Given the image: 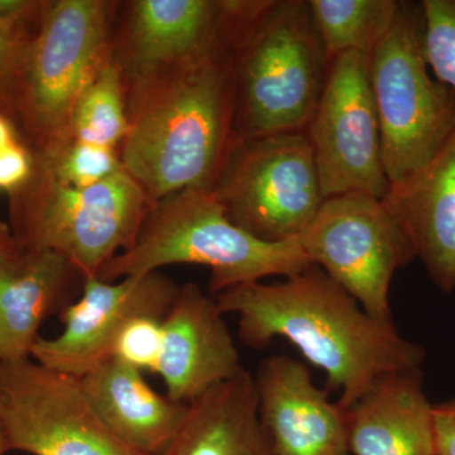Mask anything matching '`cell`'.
Listing matches in <instances>:
<instances>
[{
  "label": "cell",
  "mask_w": 455,
  "mask_h": 455,
  "mask_svg": "<svg viewBox=\"0 0 455 455\" xmlns=\"http://www.w3.org/2000/svg\"><path fill=\"white\" fill-rule=\"evenodd\" d=\"M180 263L211 269L212 298L265 277L295 276L313 265L300 239L260 241L228 218L212 191L185 190L152 206L134 244L108 260L99 278L114 283Z\"/></svg>",
  "instance_id": "obj_4"
},
{
  "label": "cell",
  "mask_w": 455,
  "mask_h": 455,
  "mask_svg": "<svg viewBox=\"0 0 455 455\" xmlns=\"http://www.w3.org/2000/svg\"><path fill=\"white\" fill-rule=\"evenodd\" d=\"M260 425L272 455H349L347 409L329 400L307 367L272 355L256 377Z\"/></svg>",
  "instance_id": "obj_13"
},
{
  "label": "cell",
  "mask_w": 455,
  "mask_h": 455,
  "mask_svg": "<svg viewBox=\"0 0 455 455\" xmlns=\"http://www.w3.org/2000/svg\"><path fill=\"white\" fill-rule=\"evenodd\" d=\"M25 17L0 16V114L17 123L27 60L44 11ZM17 125V124H16Z\"/></svg>",
  "instance_id": "obj_23"
},
{
  "label": "cell",
  "mask_w": 455,
  "mask_h": 455,
  "mask_svg": "<svg viewBox=\"0 0 455 455\" xmlns=\"http://www.w3.org/2000/svg\"><path fill=\"white\" fill-rule=\"evenodd\" d=\"M423 28L420 3L401 2L390 31L368 59L391 187L423 170L455 133V92L431 76Z\"/></svg>",
  "instance_id": "obj_7"
},
{
  "label": "cell",
  "mask_w": 455,
  "mask_h": 455,
  "mask_svg": "<svg viewBox=\"0 0 455 455\" xmlns=\"http://www.w3.org/2000/svg\"><path fill=\"white\" fill-rule=\"evenodd\" d=\"M84 391L104 424L125 444L147 455H164L188 414L147 383L143 373L109 359L82 377Z\"/></svg>",
  "instance_id": "obj_19"
},
{
  "label": "cell",
  "mask_w": 455,
  "mask_h": 455,
  "mask_svg": "<svg viewBox=\"0 0 455 455\" xmlns=\"http://www.w3.org/2000/svg\"><path fill=\"white\" fill-rule=\"evenodd\" d=\"M212 193L235 226L268 243L300 239L325 200L305 132L235 139Z\"/></svg>",
  "instance_id": "obj_8"
},
{
  "label": "cell",
  "mask_w": 455,
  "mask_h": 455,
  "mask_svg": "<svg viewBox=\"0 0 455 455\" xmlns=\"http://www.w3.org/2000/svg\"><path fill=\"white\" fill-rule=\"evenodd\" d=\"M300 242L310 262L343 287L368 315L394 323L391 283L416 254L383 200L357 191L326 197Z\"/></svg>",
  "instance_id": "obj_9"
},
{
  "label": "cell",
  "mask_w": 455,
  "mask_h": 455,
  "mask_svg": "<svg viewBox=\"0 0 455 455\" xmlns=\"http://www.w3.org/2000/svg\"><path fill=\"white\" fill-rule=\"evenodd\" d=\"M119 3L52 0L44 11L27 60L17 127L32 154L53 158L70 145L75 109L113 56Z\"/></svg>",
  "instance_id": "obj_6"
},
{
  "label": "cell",
  "mask_w": 455,
  "mask_h": 455,
  "mask_svg": "<svg viewBox=\"0 0 455 455\" xmlns=\"http://www.w3.org/2000/svg\"><path fill=\"white\" fill-rule=\"evenodd\" d=\"M164 455H272L252 374L243 368L188 403L184 424Z\"/></svg>",
  "instance_id": "obj_20"
},
{
  "label": "cell",
  "mask_w": 455,
  "mask_h": 455,
  "mask_svg": "<svg viewBox=\"0 0 455 455\" xmlns=\"http://www.w3.org/2000/svg\"><path fill=\"white\" fill-rule=\"evenodd\" d=\"M33 157L57 179L76 188L94 187L123 169L118 149L82 140H71L56 157Z\"/></svg>",
  "instance_id": "obj_24"
},
{
  "label": "cell",
  "mask_w": 455,
  "mask_h": 455,
  "mask_svg": "<svg viewBox=\"0 0 455 455\" xmlns=\"http://www.w3.org/2000/svg\"><path fill=\"white\" fill-rule=\"evenodd\" d=\"M305 133L324 199L353 191L385 199L391 184L383 166L368 57L346 52L329 61L322 95Z\"/></svg>",
  "instance_id": "obj_11"
},
{
  "label": "cell",
  "mask_w": 455,
  "mask_h": 455,
  "mask_svg": "<svg viewBox=\"0 0 455 455\" xmlns=\"http://www.w3.org/2000/svg\"><path fill=\"white\" fill-rule=\"evenodd\" d=\"M127 131L124 80L112 56L80 98L71 136L73 140L118 149Z\"/></svg>",
  "instance_id": "obj_22"
},
{
  "label": "cell",
  "mask_w": 455,
  "mask_h": 455,
  "mask_svg": "<svg viewBox=\"0 0 455 455\" xmlns=\"http://www.w3.org/2000/svg\"><path fill=\"white\" fill-rule=\"evenodd\" d=\"M8 451L32 455H147L125 444L90 403L82 379L32 358L0 362Z\"/></svg>",
  "instance_id": "obj_10"
},
{
  "label": "cell",
  "mask_w": 455,
  "mask_h": 455,
  "mask_svg": "<svg viewBox=\"0 0 455 455\" xmlns=\"http://www.w3.org/2000/svg\"><path fill=\"white\" fill-rule=\"evenodd\" d=\"M7 438H5L4 429H3L2 421H0V455L8 453Z\"/></svg>",
  "instance_id": "obj_31"
},
{
  "label": "cell",
  "mask_w": 455,
  "mask_h": 455,
  "mask_svg": "<svg viewBox=\"0 0 455 455\" xmlns=\"http://www.w3.org/2000/svg\"><path fill=\"white\" fill-rule=\"evenodd\" d=\"M178 290L161 271L114 283L88 278L79 300L60 314L62 333L52 339L38 338L31 358L57 372L82 379L112 358L114 341L132 317H164Z\"/></svg>",
  "instance_id": "obj_12"
},
{
  "label": "cell",
  "mask_w": 455,
  "mask_h": 455,
  "mask_svg": "<svg viewBox=\"0 0 455 455\" xmlns=\"http://www.w3.org/2000/svg\"><path fill=\"white\" fill-rule=\"evenodd\" d=\"M218 31L232 55L235 139L307 131L329 66L307 0L218 2Z\"/></svg>",
  "instance_id": "obj_3"
},
{
  "label": "cell",
  "mask_w": 455,
  "mask_h": 455,
  "mask_svg": "<svg viewBox=\"0 0 455 455\" xmlns=\"http://www.w3.org/2000/svg\"><path fill=\"white\" fill-rule=\"evenodd\" d=\"M20 140L16 123L0 114V151Z\"/></svg>",
  "instance_id": "obj_30"
},
{
  "label": "cell",
  "mask_w": 455,
  "mask_h": 455,
  "mask_svg": "<svg viewBox=\"0 0 455 455\" xmlns=\"http://www.w3.org/2000/svg\"><path fill=\"white\" fill-rule=\"evenodd\" d=\"M223 315L215 299L197 284L179 287L164 316L157 370L171 400L193 403L243 370Z\"/></svg>",
  "instance_id": "obj_14"
},
{
  "label": "cell",
  "mask_w": 455,
  "mask_h": 455,
  "mask_svg": "<svg viewBox=\"0 0 455 455\" xmlns=\"http://www.w3.org/2000/svg\"><path fill=\"white\" fill-rule=\"evenodd\" d=\"M436 455H455V400L433 405Z\"/></svg>",
  "instance_id": "obj_28"
},
{
  "label": "cell",
  "mask_w": 455,
  "mask_h": 455,
  "mask_svg": "<svg viewBox=\"0 0 455 455\" xmlns=\"http://www.w3.org/2000/svg\"><path fill=\"white\" fill-rule=\"evenodd\" d=\"M221 313L238 315V335L262 349L283 338L326 374L338 403L349 409L383 374L419 370L423 347L394 323L368 315L343 287L311 265L283 283H251L215 296Z\"/></svg>",
  "instance_id": "obj_2"
},
{
  "label": "cell",
  "mask_w": 455,
  "mask_h": 455,
  "mask_svg": "<svg viewBox=\"0 0 455 455\" xmlns=\"http://www.w3.org/2000/svg\"><path fill=\"white\" fill-rule=\"evenodd\" d=\"M353 455H436L433 405L419 370L383 374L347 409Z\"/></svg>",
  "instance_id": "obj_16"
},
{
  "label": "cell",
  "mask_w": 455,
  "mask_h": 455,
  "mask_svg": "<svg viewBox=\"0 0 455 455\" xmlns=\"http://www.w3.org/2000/svg\"><path fill=\"white\" fill-rule=\"evenodd\" d=\"M33 154L22 140L0 151V191L16 193L31 178Z\"/></svg>",
  "instance_id": "obj_27"
},
{
  "label": "cell",
  "mask_w": 455,
  "mask_h": 455,
  "mask_svg": "<svg viewBox=\"0 0 455 455\" xmlns=\"http://www.w3.org/2000/svg\"><path fill=\"white\" fill-rule=\"evenodd\" d=\"M217 2L136 0L125 5L113 59L123 76L179 61L220 38Z\"/></svg>",
  "instance_id": "obj_18"
},
{
  "label": "cell",
  "mask_w": 455,
  "mask_h": 455,
  "mask_svg": "<svg viewBox=\"0 0 455 455\" xmlns=\"http://www.w3.org/2000/svg\"><path fill=\"white\" fill-rule=\"evenodd\" d=\"M425 59L440 83L455 92V0H424Z\"/></svg>",
  "instance_id": "obj_25"
},
{
  "label": "cell",
  "mask_w": 455,
  "mask_h": 455,
  "mask_svg": "<svg viewBox=\"0 0 455 455\" xmlns=\"http://www.w3.org/2000/svg\"><path fill=\"white\" fill-rule=\"evenodd\" d=\"M123 80L128 131L119 157L151 205L185 190H214L235 140V73L220 36Z\"/></svg>",
  "instance_id": "obj_1"
},
{
  "label": "cell",
  "mask_w": 455,
  "mask_h": 455,
  "mask_svg": "<svg viewBox=\"0 0 455 455\" xmlns=\"http://www.w3.org/2000/svg\"><path fill=\"white\" fill-rule=\"evenodd\" d=\"M84 280L52 251L25 250L0 265V362L31 358L38 329L71 304Z\"/></svg>",
  "instance_id": "obj_17"
},
{
  "label": "cell",
  "mask_w": 455,
  "mask_h": 455,
  "mask_svg": "<svg viewBox=\"0 0 455 455\" xmlns=\"http://www.w3.org/2000/svg\"><path fill=\"white\" fill-rule=\"evenodd\" d=\"M440 291L455 290V133L423 170L383 199Z\"/></svg>",
  "instance_id": "obj_15"
},
{
  "label": "cell",
  "mask_w": 455,
  "mask_h": 455,
  "mask_svg": "<svg viewBox=\"0 0 455 455\" xmlns=\"http://www.w3.org/2000/svg\"><path fill=\"white\" fill-rule=\"evenodd\" d=\"M20 251V247L12 235L11 228L7 223L0 220V265L13 259Z\"/></svg>",
  "instance_id": "obj_29"
},
{
  "label": "cell",
  "mask_w": 455,
  "mask_h": 455,
  "mask_svg": "<svg viewBox=\"0 0 455 455\" xmlns=\"http://www.w3.org/2000/svg\"><path fill=\"white\" fill-rule=\"evenodd\" d=\"M8 196V226L18 245L60 254L84 281L130 250L152 208L124 169L94 187L76 188L35 157L31 178Z\"/></svg>",
  "instance_id": "obj_5"
},
{
  "label": "cell",
  "mask_w": 455,
  "mask_h": 455,
  "mask_svg": "<svg viewBox=\"0 0 455 455\" xmlns=\"http://www.w3.org/2000/svg\"><path fill=\"white\" fill-rule=\"evenodd\" d=\"M164 317H132L114 341L112 358L140 372L157 373L163 350Z\"/></svg>",
  "instance_id": "obj_26"
},
{
  "label": "cell",
  "mask_w": 455,
  "mask_h": 455,
  "mask_svg": "<svg viewBox=\"0 0 455 455\" xmlns=\"http://www.w3.org/2000/svg\"><path fill=\"white\" fill-rule=\"evenodd\" d=\"M307 4L329 61L346 52L370 59L401 7L397 0H307Z\"/></svg>",
  "instance_id": "obj_21"
}]
</instances>
